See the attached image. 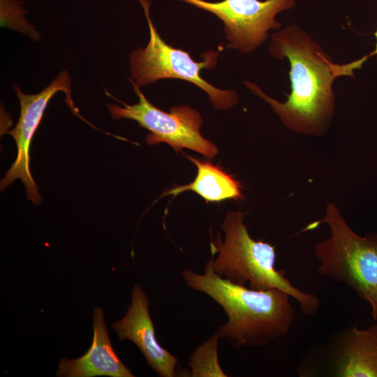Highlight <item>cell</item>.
<instances>
[{"mask_svg": "<svg viewBox=\"0 0 377 377\" xmlns=\"http://www.w3.org/2000/svg\"><path fill=\"white\" fill-rule=\"evenodd\" d=\"M181 1L217 16L224 24L228 47L242 53L260 46L270 29L281 28V24L276 20L277 14L295 6V0Z\"/></svg>", "mask_w": 377, "mask_h": 377, "instance_id": "obj_7", "label": "cell"}, {"mask_svg": "<svg viewBox=\"0 0 377 377\" xmlns=\"http://www.w3.org/2000/svg\"><path fill=\"white\" fill-rule=\"evenodd\" d=\"M197 168V175L188 184L175 186L165 191L161 196L177 195L186 191H192L206 202H221L226 200H242L244 198L242 186L232 175L219 165L185 154Z\"/></svg>", "mask_w": 377, "mask_h": 377, "instance_id": "obj_12", "label": "cell"}, {"mask_svg": "<svg viewBox=\"0 0 377 377\" xmlns=\"http://www.w3.org/2000/svg\"><path fill=\"white\" fill-rule=\"evenodd\" d=\"M327 376L377 377V323L355 324L336 333L324 355Z\"/></svg>", "mask_w": 377, "mask_h": 377, "instance_id": "obj_9", "label": "cell"}, {"mask_svg": "<svg viewBox=\"0 0 377 377\" xmlns=\"http://www.w3.org/2000/svg\"><path fill=\"white\" fill-rule=\"evenodd\" d=\"M144 10L149 30L146 47L133 50L129 57L130 80L145 87L158 80L181 79L190 82L206 92L218 110L230 109L238 103V95L232 90L219 89L204 80L202 69L210 70L216 65L218 52L202 54L203 61H195L188 52L167 44L158 34L149 14L150 0H138Z\"/></svg>", "mask_w": 377, "mask_h": 377, "instance_id": "obj_5", "label": "cell"}, {"mask_svg": "<svg viewBox=\"0 0 377 377\" xmlns=\"http://www.w3.org/2000/svg\"><path fill=\"white\" fill-rule=\"evenodd\" d=\"M374 36H375V37L376 38L375 50L372 52H371L370 54L366 55L367 58H369L370 57H371L373 55H376L377 56V29H376V32L374 33Z\"/></svg>", "mask_w": 377, "mask_h": 377, "instance_id": "obj_15", "label": "cell"}, {"mask_svg": "<svg viewBox=\"0 0 377 377\" xmlns=\"http://www.w3.org/2000/svg\"><path fill=\"white\" fill-rule=\"evenodd\" d=\"M269 54L290 64V93L284 102L266 94L251 82L249 90L264 100L284 126L293 132L320 136L328 129L335 112L333 83L341 77L340 64L296 24L270 34Z\"/></svg>", "mask_w": 377, "mask_h": 377, "instance_id": "obj_1", "label": "cell"}, {"mask_svg": "<svg viewBox=\"0 0 377 377\" xmlns=\"http://www.w3.org/2000/svg\"><path fill=\"white\" fill-rule=\"evenodd\" d=\"M1 24L29 26L24 17L25 10L21 0H0Z\"/></svg>", "mask_w": 377, "mask_h": 377, "instance_id": "obj_14", "label": "cell"}, {"mask_svg": "<svg viewBox=\"0 0 377 377\" xmlns=\"http://www.w3.org/2000/svg\"><path fill=\"white\" fill-rule=\"evenodd\" d=\"M219 334L217 331L198 346L190 355L188 364L192 377H226L218 359Z\"/></svg>", "mask_w": 377, "mask_h": 377, "instance_id": "obj_13", "label": "cell"}, {"mask_svg": "<svg viewBox=\"0 0 377 377\" xmlns=\"http://www.w3.org/2000/svg\"><path fill=\"white\" fill-rule=\"evenodd\" d=\"M71 77L67 71H61L51 83L36 94H26L14 84L20 105V114L15 128L7 132L17 145V156L1 180V189H5L16 179H20L26 188L27 198L39 204L42 197L38 193L30 170V147L33 136L43 118L49 101L58 92L66 95L65 102L73 114L81 117L72 99Z\"/></svg>", "mask_w": 377, "mask_h": 377, "instance_id": "obj_8", "label": "cell"}, {"mask_svg": "<svg viewBox=\"0 0 377 377\" xmlns=\"http://www.w3.org/2000/svg\"><path fill=\"white\" fill-rule=\"evenodd\" d=\"M131 298L126 315L112 323V329L120 341L128 339L135 343L145 356L147 365L159 376L173 377L178 359L163 348L156 339L145 291L138 284H135Z\"/></svg>", "mask_w": 377, "mask_h": 377, "instance_id": "obj_10", "label": "cell"}, {"mask_svg": "<svg viewBox=\"0 0 377 377\" xmlns=\"http://www.w3.org/2000/svg\"><path fill=\"white\" fill-rule=\"evenodd\" d=\"M182 276L188 287L206 294L223 308L228 320L217 332L235 348L263 347L286 336L295 321L288 293L235 284L215 272L212 258L202 274L184 269Z\"/></svg>", "mask_w": 377, "mask_h": 377, "instance_id": "obj_2", "label": "cell"}, {"mask_svg": "<svg viewBox=\"0 0 377 377\" xmlns=\"http://www.w3.org/2000/svg\"><path fill=\"white\" fill-rule=\"evenodd\" d=\"M322 221L330 236L314 246L318 274L353 290L369 303L377 320V235L355 232L333 202L327 205Z\"/></svg>", "mask_w": 377, "mask_h": 377, "instance_id": "obj_4", "label": "cell"}, {"mask_svg": "<svg viewBox=\"0 0 377 377\" xmlns=\"http://www.w3.org/2000/svg\"><path fill=\"white\" fill-rule=\"evenodd\" d=\"M94 335L89 350L75 359L61 358L56 376L59 377H133L116 354L109 338L104 313L99 306L93 311Z\"/></svg>", "mask_w": 377, "mask_h": 377, "instance_id": "obj_11", "label": "cell"}, {"mask_svg": "<svg viewBox=\"0 0 377 377\" xmlns=\"http://www.w3.org/2000/svg\"><path fill=\"white\" fill-rule=\"evenodd\" d=\"M244 216L239 211L228 212L221 224L223 241L219 232L211 241L215 272L235 284H248L253 290L275 288L285 291L298 302L304 315L316 314L320 306L318 297L297 288L286 276L284 269H276L274 246L253 239L244 223Z\"/></svg>", "mask_w": 377, "mask_h": 377, "instance_id": "obj_3", "label": "cell"}, {"mask_svg": "<svg viewBox=\"0 0 377 377\" xmlns=\"http://www.w3.org/2000/svg\"><path fill=\"white\" fill-rule=\"evenodd\" d=\"M139 101L133 105L119 101L123 106L107 104L114 119H129L138 123L149 132L146 138L148 145L166 143L176 152L186 148L212 158L218 154L217 147L200 133L202 123L200 113L188 105L173 106L169 112L152 105L140 87L131 81Z\"/></svg>", "mask_w": 377, "mask_h": 377, "instance_id": "obj_6", "label": "cell"}]
</instances>
